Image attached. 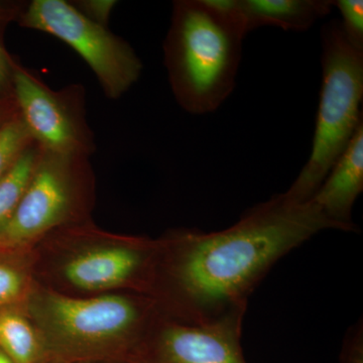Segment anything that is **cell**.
Returning <instances> with one entry per match:
<instances>
[{
  "instance_id": "6da1fadb",
  "label": "cell",
  "mask_w": 363,
  "mask_h": 363,
  "mask_svg": "<svg viewBox=\"0 0 363 363\" xmlns=\"http://www.w3.org/2000/svg\"><path fill=\"white\" fill-rule=\"evenodd\" d=\"M327 229L338 227L314 203L296 204L281 193L223 230L190 231L168 241L164 272L178 321L206 323L247 311L248 297L271 267Z\"/></svg>"
},
{
  "instance_id": "7a4b0ae2",
  "label": "cell",
  "mask_w": 363,
  "mask_h": 363,
  "mask_svg": "<svg viewBox=\"0 0 363 363\" xmlns=\"http://www.w3.org/2000/svg\"><path fill=\"white\" fill-rule=\"evenodd\" d=\"M247 35L240 0L174 1L164 63L184 111L214 112L233 93Z\"/></svg>"
},
{
  "instance_id": "3957f363",
  "label": "cell",
  "mask_w": 363,
  "mask_h": 363,
  "mask_svg": "<svg viewBox=\"0 0 363 363\" xmlns=\"http://www.w3.org/2000/svg\"><path fill=\"white\" fill-rule=\"evenodd\" d=\"M323 83L320 93L312 152L292 186L283 193L289 201L312 199L362 123L363 50L346 39L340 21L322 28Z\"/></svg>"
},
{
  "instance_id": "277c9868",
  "label": "cell",
  "mask_w": 363,
  "mask_h": 363,
  "mask_svg": "<svg viewBox=\"0 0 363 363\" xmlns=\"http://www.w3.org/2000/svg\"><path fill=\"white\" fill-rule=\"evenodd\" d=\"M23 28L48 33L71 47L94 73L105 96H123L138 82L143 63L126 40L85 18L65 0H33L18 20Z\"/></svg>"
},
{
  "instance_id": "5b68a950",
  "label": "cell",
  "mask_w": 363,
  "mask_h": 363,
  "mask_svg": "<svg viewBox=\"0 0 363 363\" xmlns=\"http://www.w3.org/2000/svg\"><path fill=\"white\" fill-rule=\"evenodd\" d=\"M89 159L40 149L25 195L0 233V245H25L76 216L90 185Z\"/></svg>"
},
{
  "instance_id": "8992f818",
  "label": "cell",
  "mask_w": 363,
  "mask_h": 363,
  "mask_svg": "<svg viewBox=\"0 0 363 363\" xmlns=\"http://www.w3.org/2000/svg\"><path fill=\"white\" fill-rule=\"evenodd\" d=\"M13 100L33 142L45 152L91 157L96 150L86 116L82 84L52 89L33 71L13 62Z\"/></svg>"
},
{
  "instance_id": "52a82bcc",
  "label": "cell",
  "mask_w": 363,
  "mask_h": 363,
  "mask_svg": "<svg viewBox=\"0 0 363 363\" xmlns=\"http://www.w3.org/2000/svg\"><path fill=\"white\" fill-rule=\"evenodd\" d=\"M40 321L52 335L75 344L107 342L140 330L149 312L118 295L71 298L48 293L38 304Z\"/></svg>"
},
{
  "instance_id": "ba28073f",
  "label": "cell",
  "mask_w": 363,
  "mask_h": 363,
  "mask_svg": "<svg viewBox=\"0 0 363 363\" xmlns=\"http://www.w3.org/2000/svg\"><path fill=\"white\" fill-rule=\"evenodd\" d=\"M245 312L206 323L162 324L155 341L159 363H247L240 342Z\"/></svg>"
},
{
  "instance_id": "9c48e42d",
  "label": "cell",
  "mask_w": 363,
  "mask_h": 363,
  "mask_svg": "<svg viewBox=\"0 0 363 363\" xmlns=\"http://www.w3.org/2000/svg\"><path fill=\"white\" fill-rule=\"evenodd\" d=\"M363 191V121L310 201L338 227L353 231L352 208Z\"/></svg>"
},
{
  "instance_id": "30bf717a",
  "label": "cell",
  "mask_w": 363,
  "mask_h": 363,
  "mask_svg": "<svg viewBox=\"0 0 363 363\" xmlns=\"http://www.w3.org/2000/svg\"><path fill=\"white\" fill-rule=\"evenodd\" d=\"M150 253L128 245L96 248L69 260L64 274L81 290H107L123 285L143 272Z\"/></svg>"
},
{
  "instance_id": "8fae6325",
  "label": "cell",
  "mask_w": 363,
  "mask_h": 363,
  "mask_svg": "<svg viewBox=\"0 0 363 363\" xmlns=\"http://www.w3.org/2000/svg\"><path fill=\"white\" fill-rule=\"evenodd\" d=\"M329 0H240L247 33L260 26H279L285 30L304 32L331 11Z\"/></svg>"
},
{
  "instance_id": "7c38bea8",
  "label": "cell",
  "mask_w": 363,
  "mask_h": 363,
  "mask_svg": "<svg viewBox=\"0 0 363 363\" xmlns=\"http://www.w3.org/2000/svg\"><path fill=\"white\" fill-rule=\"evenodd\" d=\"M40 155V147L33 143L0 178V233L11 220L23 199Z\"/></svg>"
},
{
  "instance_id": "4fadbf2b",
  "label": "cell",
  "mask_w": 363,
  "mask_h": 363,
  "mask_svg": "<svg viewBox=\"0 0 363 363\" xmlns=\"http://www.w3.org/2000/svg\"><path fill=\"white\" fill-rule=\"evenodd\" d=\"M0 346L16 363H32L37 357L38 339L33 327L13 313L0 314Z\"/></svg>"
},
{
  "instance_id": "5bb4252c",
  "label": "cell",
  "mask_w": 363,
  "mask_h": 363,
  "mask_svg": "<svg viewBox=\"0 0 363 363\" xmlns=\"http://www.w3.org/2000/svg\"><path fill=\"white\" fill-rule=\"evenodd\" d=\"M33 143L16 111L0 125V178Z\"/></svg>"
},
{
  "instance_id": "9a60e30c",
  "label": "cell",
  "mask_w": 363,
  "mask_h": 363,
  "mask_svg": "<svg viewBox=\"0 0 363 363\" xmlns=\"http://www.w3.org/2000/svg\"><path fill=\"white\" fill-rule=\"evenodd\" d=\"M342 16L341 26L346 39L357 49L363 50V1L362 0H338L334 1Z\"/></svg>"
},
{
  "instance_id": "2e32d148",
  "label": "cell",
  "mask_w": 363,
  "mask_h": 363,
  "mask_svg": "<svg viewBox=\"0 0 363 363\" xmlns=\"http://www.w3.org/2000/svg\"><path fill=\"white\" fill-rule=\"evenodd\" d=\"M70 2L88 20L105 28H108L112 11L117 4L116 0H76Z\"/></svg>"
},
{
  "instance_id": "e0dca14e",
  "label": "cell",
  "mask_w": 363,
  "mask_h": 363,
  "mask_svg": "<svg viewBox=\"0 0 363 363\" xmlns=\"http://www.w3.org/2000/svg\"><path fill=\"white\" fill-rule=\"evenodd\" d=\"M23 289L20 274L11 267L0 264V307L18 298Z\"/></svg>"
},
{
  "instance_id": "ac0fdd59",
  "label": "cell",
  "mask_w": 363,
  "mask_h": 363,
  "mask_svg": "<svg viewBox=\"0 0 363 363\" xmlns=\"http://www.w3.org/2000/svg\"><path fill=\"white\" fill-rule=\"evenodd\" d=\"M6 21H0V23ZM13 62L0 40V101L13 100Z\"/></svg>"
},
{
  "instance_id": "d6986e66",
  "label": "cell",
  "mask_w": 363,
  "mask_h": 363,
  "mask_svg": "<svg viewBox=\"0 0 363 363\" xmlns=\"http://www.w3.org/2000/svg\"><path fill=\"white\" fill-rule=\"evenodd\" d=\"M342 363H363L362 321L350 329L346 336L342 351Z\"/></svg>"
},
{
  "instance_id": "ffe728a7",
  "label": "cell",
  "mask_w": 363,
  "mask_h": 363,
  "mask_svg": "<svg viewBox=\"0 0 363 363\" xmlns=\"http://www.w3.org/2000/svg\"><path fill=\"white\" fill-rule=\"evenodd\" d=\"M25 4L0 2V21L18 20Z\"/></svg>"
},
{
  "instance_id": "44dd1931",
  "label": "cell",
  "mask_w": 363,
  "mask_h": 363,
  "mask_svg": "<svg viewBox=\"0 0 363 363\" xmlns=\"http://www.w3.org/2000/svg\"><path fill=\"white\" fill-rule=\"evenodd\" d=\"M16 112V106L14 100L0 104V125L7 121L9 117L13 116Z\"/></svg>"
},
{
  "instance_id": "7402d4cb",
  "label": "cell",
  "mask_w": 363,
  "mask_h": 363,
  "mask_svg": "<svg viewBox=\"0 0 363 363\" xmlns=\"http://www.w3.org/2000/svg\"><path fill=\"white\" fill-rule=\"evenodd\" d=\"M0 363H13V360L4 353L0 352Z\"/></svg>"
}]
</instances>
